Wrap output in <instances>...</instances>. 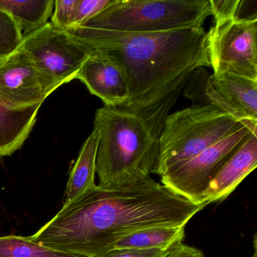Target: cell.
<instances>
[{"label":"cell","instance_id":"7402d4cb","mask_svg":"<svg viewBox=\"0 0 257 257\" xmlns=\"http://www.w3.org/2000/svg\"><path fill=\"white\" fill-rule=\"evenodd\" d=\"M215 23L233 20L237 14L240 0H209Z\"/></svg>","mask_w":257,"mask_h":257},{"label":"cell","instance_id":"ba28073f","mask_svg":"<svg viewBox=\"0 0 257 257\" xmlns=\"http://www.w3.org/2000/svg\"><path fill=\"white\" fill-rule=\"evenodd\" d=\"M207 36L213 74L231 73L257 80V21L215 23Z\"/></svg>","mask_w":257,"mask_h":257},{"label":"cell","instance_id":"4fadbf2b","mask_svg":"<svg viewBox=\"0 0 257 257\" xmlns=\"http://www.w3.org/2000/svg\"><path fill=\"white\" fill-rule=\"evenodd\" d=\"M42 104L13 110L0 103V157L22 148L31 135Z\"/></svg>","mask_w":257,"mask_h":257},{"label":"cell","instance_id":"9c48e42d","mask_svg":"<svg viewBox=\"0 0 257 257\" xmlns=\"http://www.w3.org/2000/svg\"><path fill=\"white\" fill-rule=\"evenodd\" d=\"M48 97L37 69L20 47L0 59V103L19 110L43 104Z\"/></svg>","mask_w":257,"mask_h":257},{"label":"cell","instance_id":"277c9868","mask_svg":"<svg viewBox=\"0 0 257 257\" xmlns=\"http://www.w3.org/2000/svg\"><path fill=\"white\" fill-rule=\"evenodd\" d=\"M243 122L210 105L193 104L169 114L158 141L153 174L162 177L178 168L222 141Z\"/></svg>","mask_w":257,"mask_h":257},{"label":"cell","instance_id":"9a60e30c","mask_svg":"<svg viewBox=\"0 0 257 257\" xmlns=\"http://www.w3.org/2000/svg\"><path fill=\"white\" fill-rule=\"evenodd\" d=\"M54 4V0H0V10L11 16L25 38L49 23Z\"/></svg>","mask_w":257,"mask_h":257},{"label":"cell","instance_id":"5bb4252c","mask_svg":"<svg viewBox=\"0 0 257 257\" xmlns=\"http://www.w3.org/2000/svg\"><path fill=\"white\" fill-rule=\"evenodd\" d=\"M99 133L96 127L85 140L72 168L64 194V203L69 202L96 186V156Z\"/></svg>","mask_w":257,"mask_h":257},{"label":"cell","instance_id":"30bf717a","mask_svg":"<svg viewBox=\"0 0 257 257\" xmlns=\"http://www.w3.org/2000/svg\"><path fill=\"white\" fill-rule=\"evenodd\" d=\"M76 79L85 84L89 92L99 97L104 106L121 107L129 97L122 71L112 61L95 52H88Z\"/></svg>","mask_w":257,"mask_h":257},{"label":"cell","instance_id":"52a82bcc","mask_svg":"<svg viewBox=\"0 0 257 257\" xmlns=\"http://www.w3.org/2000/svg\"><path fill=\"white\" fill-rule=\"evenodd\" d=\"M253 131H257V122L244 121L222 141L162 176V185L195 204H206L203 195L209 183Z\"/></svg>","mask_w":257,"mask_h":257},{"label":"cell","instance_id":"603a6c76","mask_svg":"<svg viewBox=\"0 0 257 257\" xmlns=\"http://www.w3.org/2000/svg\"><path fill=\"white\" fill-rule=\"evenodd\" d=\"M173 249H112L95 257H166Z\"/></svg>","mask_w":257,"mask_h":257},{"label":"cell","instance_id":"8fae6325","mask_svg":"<svg viewBox=\"0 0 257 257\" xmlns=\"http://www.w3.org/2000/svg\"><path fill=\"white\" fill-rule=\"evenodd\" d=\"M256 166L257 131H253L212 179L203 195V202L209 204L228 198Z\"/></svg>","mask_w":257,"mask_h":257},{"label":"cell","instance_id":"6da1fadb","mask_svg":"<svg viewBox=\"0 0 257 257\" xmlns=\"http://www.w3.org/2000/svg\"><path fill=\"white\" fill-rule=\"evenodd\" d=\"M66 32L112 61L127 82L121 109L145 121L159 141L164 123L192 73L210 67L204 28L161 33H129L77 27Z\"/></svg>","mask_w":257,"mask_h":257},{"label":"cell","instance_id":"2e32d148","mask_svg":"<svg viewBox=\"0 0 257 257\" xmlns=\"http://www.w3.org/2000/svg\"><path fill=\"white\" fill-rule=\"evenodd\" d=\"M185 236V226L153 227L125 236L113 249H171L183 243Z\"/></svg>","mask_w":257,"mask_h":257},{"label":"cell","instance_id":"44dd1931","mask_svg":"<svg viewBox=\"0 0 257 257\" xmlns=\"http://www.w3.org/2000/svg\"><path fill=\"white\" fill-rule=\"evenodd\" d=\"M112 0H79L71 28L80 26L101 13Z\"/></svg>","mask_w":257,"mask_h":257},{"label":"cell","instance_id":"3957f363","mask_svg":"<svg viewBox=\"0 0 257 257\" xmlns=\"http://www.w3.org/2000/svg\"><path fill=\"white\" fill-rule=\"evenodd\" d=\"M94 127L99 133V186H132L153 174L159 144L144 120L121 108L103 106L96 111Z\"/></svg>","mask_w":257,"mask_h":257},{"label":"cell","instance_id":"7a4b0ae2","mask_svg":"<svg viewBox=\"0 0 257 257\" xmlns=\"http://www.w3.org/2000/svg\"><path fill=\"white\" fill-rule=\"evenodd\" d=\"M147 177L121 188L96 185L72 201L30 238L49 247L95 257L128 234L159 226H186L207 206Z\"/></svg>","mask_w":257,"mask_h":257},{"label":"cell","instance_id":"ac0fdd59","mask_svg":"<svg viewBox=\"0 0 257 257\" xmlns=\"http://www.w3.org/2000/svg\"><path fill=\"white\" fill-rule=\"evenodd\" d=\"M0 257H88L49 247L29 237L11 235L0 237Z\"/></svg>","mask_w":257,"mask_h":257},{"label":"cell","instance_id":"d4e9b609","mask_svg":"<svg viewBox=\"0 0 257 257\" xmlns=\"http://www.w3.org/2000/svg\"><path fill=\"white\" fill-rule=\"evenodd\" d=\"M257 243H256V234L254 235L253 238V246H254V252L251 257H257V249H256Z\"/></svg>","mask_w":257,"mask_h":257},{"label":"cell","instance_id":"7c38bea8","mask_svg":"<svg viewBox=\"0 0 257 257\" xmlns=\"http://www.w3.org/2000/svg\"><path fill=\"white\" fill-rule=\"evenodd\" d=\"M211 82L242 121L257 122V80L223 73L211 74Z\"/></svg>","mask_w":257,"mask_h":257},{"label":"cell","instance_id":"e0dca14e","mask_svg":"<svg viewBox=\"0 0 257 257\" xmlns=\"http://www.w3.org/2000/svg\"><path fill=\"white\" fill-rule=\"evenodd\" d=\"M182 93L194 104L214 106L243 122L234 109L218 94L212 84L211 74L204 67H200L192 73Z\"/></svg>","mask_w":257,"mask_h":257},{"label":"cell","instance_id":"8992f818","mask_svg":"<svg viewBox=\"0 0 257 257\" xmlns=\"http://www.w3.org/2000/svg\"><path fill=\"white\" fill-rule=\"evenodd\" d=\"M34 64L48 96L76 79L88 50L71 35L50 22L22 40L19 46Z\"/></svg>","mask_w":257,"mask_h":257},{"label":"cell","instance_id":"5b68a950","mask_svg":"<svg viewBox=\"0 0 257 257\" xmlns=\"http://www.w3.org/2000/svg\"><path fill=\"white\" fill-rule=\"evenodd\" d=\"M210 16L209 0H112L80 26L119 32H168L203 28Z\"/></svg>","mask_w":257,"mask_h":257},{"label":"cell","instance_id":"cb8c5ba5","mask_svg":"<svg viewBox=\"0 0 257 257\" xmlns=\"http://www.w3.org/2000/svg\"><path fill=\"white\" fill-rule=\"evenodd\" d=\"M166 257H204V253L200 249L193 246L183 244L177 245Z\"/></svg>","mask_w":257,"mask_h":257},{"label":"cell","instance_id":"ffe728a7","mask_svg":"<svg viewBox=\"0 0 257 257\" xmlns=\"http://www.w3.org/2000/svg\"><path fill=\"white\" fill-rule=\"evenodd\" d=\"M78 2L79 0H55L50 23L61 31L70 29Z\"/></svg>","mask_w":257,"mask_h":257},{"label":"cell","instance_id":"d6986e66","mask_svg":"<svg viewBox=\"0 0 257 257\" xmlns=\"http://www.w3.org/2000/svg\"><path fill=\"white\" fill-rule=\"evenodd\" d=\"M23 37L19 27L10 15L0 10V59L16 52Z\"/></svg>","mask_w":257,"mask_h":257}]
</instances>
